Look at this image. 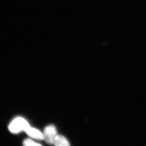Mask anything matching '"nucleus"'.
I'll return each mask as SVG.
<instances>
[{"label": "nucleus", "instance_id": "7ed1b4c3", "mask_svg": "<svg viewBox=\"0 0 146 146\" xmlns=\"http://www.w3.org/2000/svg\"><path fill=\"white\" fill-rule=\"evenodd\" d=\"M25 131L29 136L31 138L36 139H40V140L44 139V133L36 129L29 126Z\"/></svg>", "mask_w": 146, "mask_h": 146}, {"label": "nucleus", "instance_id": "f03ea898", "mask_svg": "<svg viewBox=\"0 0 146 146\" xmlns=\"http://www.w3.org/2000/svg\"><path fill=\"white\" fill-rule=\"evenodd\" d=\"M44 134L46 142L49 144H54L55 138L57 135L56 129L53 125H50L44 129Z\"/></svg>", "mask_w": 146, "mask_h": 146}, {"label": "nucleus", "instance_id": "f257e3e1", "mask_svg": "<svg viewBox=\"0 0 146 146\" xmlns=\"http://www.w3.org/2000/svg\"><path fill=\"white\" fill-rule=\"evenodd\" d=\"M30 126L26 120L22 117H17L11 121L9 126V129L13 133H18L25 131Z\"/></svg>", "mask_w": 146, "mask_h": 146}, {"label": "nucleus", "instance_id": "20e7f679", "mask_svg": "<svg viewBox=\"0 0 146 146\" xmlns=\"http://www.w3.org/2000/svg\"><path fill=\"white\" fill-rule=\"evenodd\" d=\"M54 145L57 146H70V143L66 138L62 135H57L54 141Z\"/></svg>", "mask_w": 146, "mask_h": 146}, {"label": "nucleus", "instance_id": "39448f33", "mask_svg": "<svg viewBox=\"0 0 146 146\" xmlns=\"http://www.w3.org/2000/svg\"><path fill=\"white\" fill-rule=\"evenodd\" d=\"M23 144L24 146H41V144L37 143L32 139H26L24 141Z\"/></svg>", "mask_w": 146, "mask_h": 146}]
</instances>
